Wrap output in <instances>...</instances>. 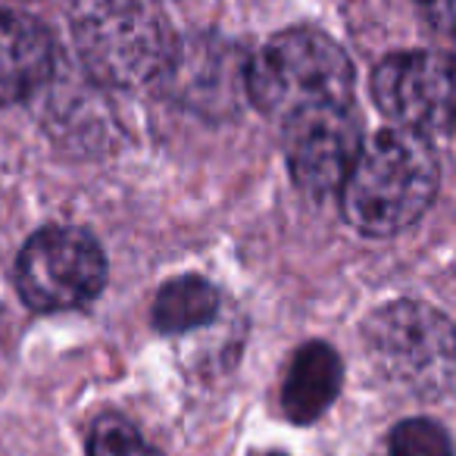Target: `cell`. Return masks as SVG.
<instances>
[{"label":"cell","mask_w":456,"mask_h":456,"mask_svg":"<svg viewBox=\"0 0 456 456\" xmlns=\"http://www.w3.org/2000/svg\"><path fill=\"white\" fill-rule=\"evenodd\" d=\"M85 69L113 88H141L166 76L175 41L144 0H101L76 26Z\"/></svg>","instance_id":"cell-3"},{"label":"cell","mask_w":456,"mask_h":456,"mask_svg":"<svg viewBox=\"0 0 456 456\" xmlns=\"http://www.w3.org/2000/svg\"><path fill=\"white\" fill-rule=\"evenodd\" d=\"M350 60L329 35L316 28H288L275 35L248 66L244 91L273 119H294L325 107H350Z\"/></svg>","instance_id":"cell-2"},{"label":"cell","mask_w":456,"mask_h":456,"mask_svg":"<svg viewBox=\"0 0 456 456\" xmlns=\"http://www.w3.org/2000/svg\"><path fill=\"white\" fill-rule=\"evenodd\" d=\"M107 281L103 250L88 232L72 225L41 228L16 260L20 297L38 313L76 310L101 294Z\"/></svg>","instance_id":"cell-5"},{"label":"cell","mask_w":456,"mask_h":456,"mask_svg":"<svg viewBox=\"0 0 456 456\" xmlns=\"http://www.w3.org/2000/svg\"><path fill=\"white\" fill-rule=\"evenodd\" d=\"M88 456H159V450L128 419L107 412L91 425Z\"/></svg>","instance_id":"cell-11"},{"label":"cell","mask_w":456,"mask_h":456,"mask_svg":"<svg viewBox=\"0 0 456 456\" xmlns=\"http://www.w3.org/2000/svg\"><path fill=\"white\" fill-rule=\"evenodd\" d=\"M435 194V147L425 134L406 128H385L360 144L338 191L347 222L369 238H391L410 228Z\"/></svg>","instance_id":"cell-1"},{"label":"cell","mask_w":456,"mask_h":456,"mask_svg":"<svg viewBox=\"0 0 456 456\" xmlns=\"http://www.w3.org/2000/svg\"><path fill=\"white\" fill-rule=\"evenodd\" d=\"M360 151V126L350 107H325L285 122V157L304 194L331 197L341 191Z\"/></svg>","instance_id":"cell-7"},{"label":"cell","mask_w":456,"mask_h":456,"mask_svg":"<svg viewBox=\"0 0 456 456\" xmlns=\"http://www.w3.org/2000/svg\"><path fill=\"white\" fill-rule=\"evenodd\" d=\"M372 97L406 132H444L453 116V76L441 53L410 51L385 57L372 72Z\"/></svg>","instance_id":"cell-6"},{"label":"cell","mask_w":456,"mask_h":456,"mask_svg":"<svg viewBox=\"0 0 456 456\" xmlns=\"http://www.w3.org/2000/svg\"><path fill=\"white\" fill-rule=\"evenodd\" d=\"M387 456H453V444L435 419H406L387 437Z\"/></svg>","instance_id":"cell-12"},{"label":"cell","mask_w":456,"mask_h":456,"mask_svg":"<svg viewBox=\"0 0 456 456\" xmlns=\"http://www.w3.org/2000/svg\"><path fill=\"white\" fill-rule=\"evenodd\" d=\"M416 4L431 26L441 28V32H447L450 22H453V0H416Z\"/></svg>","instance_id":"cell-13"},{"label":"cell","mask_w":456,"mask_h":456,"mask_svg":"<svg viewBox=\"0 0 456 456\" xmlns=\"http://www.w3.org/2000/svg\"><path fill=\"white\" fill-rule=\"evenodd\" d=\"M219 310V294L200 275H184V279L166 281L153 300V325L163 335H182V331L200 329L213 322Z\"/></svg>","instance_id":"cell-10"},{"label":"cell","mask_w":456,"mask_h":456,"mask_svg":"<svg viewBox=\"0 0 456 456\" xmlns=\"http://www.w3.org/2000/svg\"><path fill=\"white\" fill-rule=\"evenodd\" d=\"M53 72V41L38 20L0 7V103L38 91Z\"/></svg>","instance_id":"cell-8"},{"label":"cell","mask_w":456,"mask_h":456,"mask_svg":"<svg viewBox=\"0 0 456 456\" xmlns=\"http://www.w3.org/2000/svg\"><path fill=\"white\" fill-rule=\"evenodd\" d=\"M369 354L381 375L416 394H447L453 385V329L425 304L400 300L366 325Z\"/></svg>","instance_id":"cell-4"},{"label":"cell","mask_w":456,"mask_h":456,"mask_svg":"<svg viewBox=\"0 0 456 456\" xmlns=\"http://www.w3.org/2000/svg\"><path fill=\"white\" fill-rule=\"evenodd\" d=\"M341 391V356L322 341L304 344L288 366L281 410L291 422L310 425L335 403Z\"/></svg>","instance_id":"cell-9"}]
</instances>
